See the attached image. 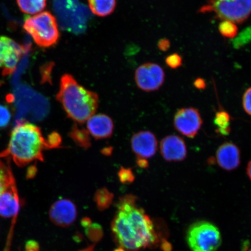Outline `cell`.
<instances>
[{
    "label": "cell",
    "mask_w": 251,
    "mask_h": 251,
    "mask_svg": "<svg viewBox=\"0 0 251 251\" xmlns=\"http://www.w3.org/2000/svg\"><path fill=\"white\" fill-rule=\"evenodd\" d=\"M117 212L111 228L116 242L127 251L155 247L159 237L154 224L145 211L137 204V198L126 195L117 203Z\"/></svg>",
    "instance_id": "6da1fadb"
},
{
    "label": "cell",
    "mask_w": 251,
    "mask_h": 251,
    "mask_svg": "<svg viewBox=\"0 0 251 251\" xmlns=\"http://www.w3.org/2000/svg\"><path fill=\"white\" fill-rule=\"evenodd\" d=\"M45 150L46 139L40 128L23 121L18 122L12 130L7 149L0 153V157L12 159L23 167L33 161H43Z\"/></svg>",
    "instance_id": "7a4b0ae2"
},
{
    "label": "cell",
    "mask_w": 251,
    "mask_h": 251,
    "mask_svg": "<svg viewBox=\"0 0 251 251\" xmlns=\"http://www.w3.org/2000/svg\"><path fill=\"white\" fill-rule=\"evenodd\" d=\"M56 99L68 117L77 124L87 122L95 115L99 106V96L81 86L68 74L62 76Z\"/></svg>",
    "instance_id": "3957f363"
},
{
    "label": "cell",
    "mask_w": 251,
    "mask_h": 251,
    "mask_svg": "<svg viewBox=\"0 0 251 251\" xmlns=\"http://www.w3.org/2000/svg\"><path fill=\"white\" fill-rule=\"evenodd\" d=\"M54 9L62 29L75 34L86 30L90 12L78 0H55Z\"/></svg>",
    "instance_id": "277c9868"
},
{
    "label": "cell",
    "mask_w": 251,
    "mask_h": 251,
    "mask_svg": "<svg viewBox=\"0 0 251 251\" xmlns=\"http://www.w3.org/2000/svg\"><path fill=\"white\" fill-rule=\"evenodd\" d=\"M24 29L36 45L42 48L55 46L60 37L57 20L48 11L27 18L25 21Z\"/></svg>",
    "instance_id": "5b68a950"
},
{
    "label": "cell",
    "mask_w": 251,
    "mask_h": 251,
    "mask_svg": "<svg viewBox=\"0 0 251 251\" xmlns=\"http://www.w3.org/2000/svg\"><path fill=\"white\" fill-rule=\"evenodd\" d=\"M199 12L213 14L215 19L222 21L241 24L251 15V0H207Z\"/></svg>",
    "instance_id": "8992f818"
},
{
    "label": "cell",
    "mask_w": 251,
    "mask_h": 251,
    "mask_svg": "<svg viewBox=\"0 0 251 251\" xmlns=\"http://www.w3.org/2000/svg\"><path fill=\"white\" fill-rule=\"evenodd\" d=\"M186 241L192 251H216L222 243L218 227L206 221H197L191 225L187 231Z\"/></svg>",
    "instance_id": "52a82bcc"
},
{
    "label": "cell",
    "mask_w": 251,
    "mask_h": 251,
    "mask_svg": "<svg viewBox=\"0 0 251 251\" xmlns=\"http://www.w3.org/2000/svg\"><path fill=\"white\" fill-rule=\"evenodd\" d=\"M165 74L161 66L155 63H146L140 66L135 73L138 87L147 92H154L164 83Z\"/></svg>",
    "instance_id": "ba28073f"
},
{
    "label": "cell",
    "mask_w": 251,
    "mask_h": 251,
    "mask_svg": "<svg viewBox=\"0 0 251 251\" xmlns=\"http://www.w3.org/2000/svg\"><path fill=\"white\" fill-rule=\"evenodd\" d=\"M202 119L197 109L193 107L178 109L174 119V125L178 132L188 138L197 136L202 125Z\"/></svg>",
    "instance_id": "9c48e42d"
},
{
    "label": "cell",
    "mask_w": 251,
    "mask_h": 251,
    "mask_svg": "<svg viewBox=\"0 0 251 251\" xmlns=\"http://www.w3.org/2000/svg\"><path fill=\"white\" fill-rule=\"evenodd\" d=\"M24 53L23 47L9 37L0 36V68L5 74L15 70Z\"/></svg>",
    "instance_id": "30bf717a"
},
{
    "label": "cell",
    "mask_w": 251,
    "mask_h": 251,
    "mask_svg": "<svg viewBox=\"0 0 251 251\" xmlns=\"http://www.w3.org/2000/svg\"><path fill=\"white\" fill-rule=\"evenodd\" d=\"M77 215L75 204L65 199L56 201L49 211L50 218L53 224L62 227L70 226L76 221Z\"/></svg>",
    "instance_id": "8fae6325"
},
{
    "label": "cell",
    "mask_w": 251,
    "mask_h": 251,
    "mask_svg": "<svg viewBox=\"0 0 251 251\" xmlns=\"http://www.w3.org/2000/svg\"><path fill=\"white\" fill-rule=\"evenodd\" d=\"M131 147L137 158L150 159L156 154L158 141L155 135L150 131H140L131 139Z\"/></svg>",
    "instance_id": "7c38bea8"
},
{
    "label": "cell",
    "mask_w": 251,
    "mask_h": 251,
    "mask_svg": "<svg viewBox=\"0 0 251 251\" xmlns=\"http://www.w3.org/2000/svg\"><path fill=\"white\" fill-rule=\"evenodd\" d=\"M160 151L163 158L168 162H180L187 158L186 144L176 135L164 137L160 144Z\"/></svg>",
    "instance_id": "4fadbf2b"
},
{
    "label": "cell",
    "mask_w": 251,
    "mask_h": 251,
    "mask_svg": "<svg viewBox=\"0 0 251 251\" xmlns=\"http://www.w3.org/2000/svg\"><path fill=\"white\" fill-rule=\"evenodd\" d=\"M20 208V198L13 175L7 187L0 194V216L4 218L16 219Z\"/></svg>",
    "instance_id": "5bb4252c"
},
{
    "label": "cell",
    "mask_w": 251,
    "mask_h": 251,
    "mask_svg": "<svg viewBox=\"0 0 251 251\" xmlns=\"http://www.w3.org/2000/svg\"><path fill=\"white\" fill-rule=\"evenodd\" d=\"M216 158L220 167L227 171H234L240 165V150L233 143H225L219 147Z\"/></svg>",
    "instance_id": "9a60e30c"
},
{
    "label": "cell",
    "mask_w": 251,
    "mask_h": 251,
    "mask_svg": "<svg viewBox=\"0 0 251 251\" xmlns=\"http://www.w3.org/2000/svg\"><path fill=\"white\" fill-rule=\"evenodd\" d=\"M112 119L105 114L94 115L87 121V130L96 140L108 139L114 133Z\"/></svg>",
    "instance_id": "2e32d148"
},
{
    "label": "cell",
    "mask_w": 251,
    "mask_h": 251,
    "mask_svg": "<svg viewBox=\"0 0 251 251\" xmlns=\"http://www.w3.org/2000/svg\"><path fill=\"white\" fill-rule=\"evenodd\" d=\"M91 11L100 17H105L114 11L117 0H88Z\"/></svg>",
    "instance_id": "e0dca14e"
},
{
    "label": "cell",
    "mask_w": 251,
    "mask_h": 251,
    "mask_svg": "<svg viewBox=\"0 0 251 251\" xmlns=\"http://www.w3.org/2000/svg\"><path fill=\"white\" fill-rule=\"evenodd\" d=\"M71 139L80 148L88 150L92 146L91 136L86 128L75 124L72 127L69 133Z\"/></svg>",
    "instance_id": "ac0fdd59"
},
{
    "label": "cell",
    "mask_w": 251,
    "mask_h": 251,
    "mask_svg": "<svg viewBox=\"0 0 251 251\" xmlns=\"http://www.w3.org/2000/svg\"><path fill=\"white\" fill-rule=\"evenodd\" d=\"M17 2L20 10L29 15L40 13L47 6V0H17Z\"/></svg>",
    "instance_id": "d6986e66"
},
{
    "label": "cell",
    "mask_w": 251,
    "mask_h": 251,
    "mask_svg": "<svg viewBox=\"0 0 251 251\" xmlns=\"http://www.w3.org/2000/svg\"><path fill=\"white\" fill-rule=\"evenodd\" d=\"M114 195L107 188H101L97 190L94 194V200L100 211H103L112 205Z\"/></svg>",
    "instance_id": "ffe728a7"
},
{
    "label": "cell",
    "mask_w": 251,
    "mask_h": 251,
    "mask_svg": "<svg viewBox=\"0 0 251 251\" xmlns=\"http://www.w3.org/2000/svg\"><path fill=\"white\" fill-rule=\"evenodd\" d=\"M214 125L218 134L222 136H227L231 131L230 116L224 110L218 111L215 115Z\"/></svg>",
    "instance_id": "44dd1931"
},
{
    "label": "cell",
    "mask_w": 251,
    "mask_h": 251,
    "mask_svg": "<svg viewBox=\"0 0 251 251\" xmlns=\"http://www.w3.org/2000/svg\"><path fill=\"white\" fill-rule=\"evenodd\" d=\"M219 31L225 38L233 39L237 36L238 29L237 24L228 21H222L219 25Z\"/></svg>",
    "instance_id": "7402d4cb"
},
{
    "label": "cell",
    "mask_w": 251,
    "mask_h": 251,
    "mask_svg": "<svg viewBox=\"0 0 251 251\" xmlns=\"http://www.w3.org/2000/svg\"><path fill=\"white\" fill-rule=\"evenodd\" d=\"M13 175L9 164L6 166L4 163L0 161V194L7 187Z\"/></svg>",
    "instance_id": "603a6c76"
},
{
    "label": "cell",
    "mask_w": 251,
    "mask_h": 251,
    "mask_svg": "<svg viewBox=\"0 0 251 251\" xmlns=\"http://www.w3.org/2000/svg\"><path fill=\"white\" fill-rule=\"evenodd\" d=\"M251 42V26L246 27L233 41L234 48L238 49Z\"/></svg>",
    "instance_id": "cb8c5ba5"
},
{
    "label": "cell",
    "mask_w": 251,
    "mask_h": 251,
    "mask_svg": "<svg viewBox=\"0 0 251 251\" xmlns=\"http://www.w3.org/2000/svg\"><path fill=\"white\" fill-rule=\"evenodd\" d=\"M86 234L93 242H98L103 236L102 228L98 224H92L86 228Z\"/></svg>",
    "instance_id": "d4e9b609"
},
{
    "label": "cell",
    "mask_w": 251,
    "mask_h": 251,
    "mask_svg": "<svg viewBox=\"0 0 251 251\" xmlns=\"http://www.w3.org/2000/svg\"><path fill=\"white\" fill-rule=\"evenodd\" d=\"M62 141L61 134L56 131H52L46 139L47 150L61 148Z\"/></svg>",
    "instance_id": "484cf974"
},
{
    "label": "cell",
    "mask_w": 251,
    "mask_h": 251,
    "mask_svg": "<svg viewBox=\"0 0 251 251\" xmlns=\"http://www.w3.org/2000/svg\"><path fill=\"white\" fill-rule=\"evenodd\" d=\"M119 181L123 184H130L135 180V176L132 171L130 168L122 167L118 172Z\"/></svg>",
    "instance_id": "4316f807"
},
{
    "label": "cell",
    "mask_w": 251,
    "mask_h": 251,
    "mask_svg": "<svg viewBox=\"0 0 251 251\" xmlns=\"http://www.w3.org/2000/svg\"><path fill=\"white\" fill-rule=\"evenodd\" d=\"M11 115L7 106L0 103V128L7 126L11 121Z\"/></svg>",
    "instance_id": "83f0119b"
},
{
    "label": "cell",
    "mask_w": 251,
    "mask_h": 251,
    "mask_svg": "<svg viewBox=\"0 0 251 251\" xmlns=\"http://www.w3.org/2000/svg\"><path fill=\"white\" fill-rule=\"evenodd\" d=\"M165 62L166 65L172 69H177L181 67L182 63H183V59L179 54L177 53H174L169 55L165 59Z\"/></svg>",
    "instance_id": "f1b7e54d"
},
{
    "label": "cell",
    "mask_w": 251,
    "mask_h": 251,
    "mask_svg": "<svg viewBox=\"0 0 251 251\" xmlns=\"http://www.w3.org/2000/svg\"><path fill=\"white\" fill-rule=\"evenodd\" d=\"M243 106L245 112L251 116V87L248 89L244 94Z\"/></svg>",
    "instance_id": "f546056e"
},
{
    "label": "cell",
    "mask_w": 251,
    "mask_h": 251,
    "mask_svg": "<svg viewBox=\"0 0 251 251\" xmlns=\"http://www.w3.org/2000/svg\"><path fill=\"white\" fill-rule=\"evenodd\" d=\"M158 49L162 51H166L170 49L171 42L167 39H162L159 41L158 44Z\"/></svg>",
    "instance_id": "4dcf8cb0"
},
{
    "label": "cell",
    "mask_w": 251,
    "mask_h": 251,
    "mask_svg": "<svg viewBox=\"0 0 251 251\" xmlns=\"http://www.w3.org/2000/svg\"><path fill=\"white\" fill-rule=\"evenodd\" d=\"M25 251H40L38 243L35 241H29L25 246Z\"/></svg>",
    "instance_id": "1f68e13d"
},
{
    "label": "cell",
    "mask_w": 251,
    "mask_h": 251,
    "mask_svg": "<svg viewBox=\"0 0 251 251\" xmlns=\"http://www.w3.org/2000/svg\"><path fill=\"white\" fill-rule=\"evenodd\" d=\"M194 86L197 89L203 90L206 88V82L205 80L202 78H197L194 81Z\"/></svg>",
    "instance_id": "d6a6232c"
},
{
    "label": "cell",
    "mask_w": 251,
    "mask_h": 251,
    "mask_svg": "<svg viewBox=\"0 0 251 251\" xmlns=\"http://www.w3.org/2000/svg\"><path fill=\"white\" fill-rule=\"evenodd\" d=\"M136 163L137 165L141 168H147L149 166L148 161L145 159L137 158Z\"/></svg>",
    "instance_id": "836d02e7"
},
{
    "label": "cell",
    "mask_w": 251,
    "mask_h": 251,
    "mask_svg": "<svg viewBox=\"0 0 251 251\" xmlns=\"http://www.w3.org/2000/svg\"><path fill=\"white\" fill-rule=\"evenodd\" d=\"M92 224V221H91V220L89 218H84L81 220V224L84 228H86L87 227H89Z\"/></svg>",
    "instance_id": "e575fe53"
},
{
    "label": "cell",
    "mask_w": 251,
    "mask_h": 251,
    "mask_svg": "<svg viewBox=\"0 0 251 251\" xmlns=\"http://www.w3.org/2000/svg\"><path fill=\"white\" fill-rule=\"evenodd\" d=\"M162 249L164 251H170L171 250V246L169 244L168 242L165 241V242L162 244Z\"/></svg>",
    "instance_id": "d590c367"
},
{
    "label": "cell",
    "mask_w": 251,
    "mask_h": 251,
    "mask_svg": "<svg viewBox=\"0 0 251 251\" xmlns=\"http://www.w3.org/2000/svg\"><path fill=\"white\" fill-rule=\"evenodd\" d=\"M246 170L248 177H249L250 180L251 181V160H250L249 164L247 165Z\"/></svg>",
    "instance_id": "8d00e7d4"
},
{
    "label": "cell",
    "mask_w": 251,
    "mask_h": 251,
    "mask_svg": "<svg viewBox=\"0 0 251 251\" xmlns=\"http://www.w3.org/2000/svg\"><path fill=\"white\" fill-rule=\"evenodd\" d=\"M243 251H251V249L249 250V247L247 246V243L245 242L244 244L243 245Z\"/></svg>",
    "instance_id": "74e56055"
},
{
    "label": "cell",
    "mask_w": 251,
    "mask_h": 251,
    "mask_svg": "<svg viewBox=\"0 0 251 251\" xmlns=\"http://www.w3.org/2000/svg\"><path fill=\"white\" fill-rule=\"evenodd\" d=\"M93 249H94V246H92L90 247H88L87 249H86L85 250H83L80 251H93Z\"/></svg>",
    "instance_id": "f35d334b"
},
{
    "label": "cell",
    "mask_w": 251,
    "mask_h": 251,
    "mask_svg": "<svg viewBox=\"0 0 251 251\" xmlns=\"http://www.w3.org/2000/svg\"><path fill=\"white\" fill-rule=\"evenodd\" d=\"M114 251H125L124 249H122V248H118L117 250H115Z\"/></svg>",
    "instance_id": "ab89813d"
},
{
    "label": "cell",
    "mask_w": 251,
    "mask_h": 251,
    "mask_svg": "<svg viewBox=\"0 0 251 251\" xmlns=\"http://www.w3.org/2000/svg\"><path fill=\"white\" fill-rule=\"evenodd\" d=\"M9 247V246H7V247H6L5 251H9V250H8Z\"/></svg>",
    "instance_id": "60d3db41"
}]
</instances>
